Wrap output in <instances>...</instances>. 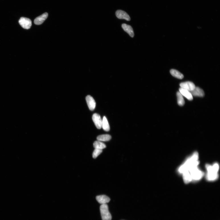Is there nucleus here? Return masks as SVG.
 <instances>
[{
	"mask_svg": "<svg viewBox=\"0 0 220 220\" xmlns=\"http://www.w3.org/2000/svg\"><path fill=\"white\" fill-rule=\"evenodd\" d=\"M93 121L95 126L98 129L102 128V120L100 116L97 114H94L92 116Z\"/></svg>",
	"mask_w": 220,
	"mask_h": 220,
	"instance_id": "obj_7",
	"label": "nucleus"
},
{
	"mask_svg": "<svg viewBox=\"0 0 220 220\" xmlns=\"http://www.w3.org/2000/svg\"><path fill=\"white\" fill-rule=\"evenodd\" d=\"M177 102L178 105L180 106H183L185 104V101L183 97V96L179 92H178L177 93Z\"/></svg>",
	"mask_w": 220,
	"mask_h": 220,
	"instance_id": "obj_19",
	"label": "nucleus"
},
{
	"mask_svg": "<svg viewBox=\"0 0 220 220\" xmlns=\"http://www.w3.org/2000/svg\"><path fill=\"white\" fill-rule=\"evenodd\" d=\"M93 146L95 149H102L106 147L105 144L98 140L94 142Z\"/></svg>",
	"mask_w": 220,
	"mask_h": 220,
	"instance_id": "obj_18",
	"label": "nucleus"
},
{
	"mask_svg": "<svg viewBox=\"0 0 220 220\" xmlns=\"http://www.w3.org/2000/svg\"><path fill=\"white\" fill-rule=\"evenodd\" d=\"M179 92L182 96L185 97L190 101L193 99V96L191 93L190 91L180 88L179 89Z\"/></svg>",
	"mask_w": 220,
	"mask_h": 220,
	"instance_id": "obj_13",
	"label": "nucleus"
},
{
	"mask_svg": "<svg viewBox=\"0 0 220 220\" xmlns=\"http://www.w3.org/2000/svg\"><path fill=\"white\" fill-rule=\"evenodd\" d=\"M97 139L100 141H108L111 139V136L108 134L102 135L98 136Z\"/></svg>",
	"mask_w": 220,
	"mask_h": 220,
	"instance_id": "obj_17",
	"label": "nucleus"
},
{
	"mask_svg": "<svg viewBox=\"0 0 220 220\" xmlns=\"http://www.w3.org/2000/svg\"><path fill=\"white\" fill-rule=\"evenodd\" d=\"M19 23L23 28L26 30L30 28L32 26L31 20L28 18L21 17L19 20Z\"/></svg>",
	"mask_w": 220,
	"mask_h": 220,
	"instance_id": "obj_5",
	"label": "nucleus"
},
{
	"mask_svg": "<svg viewBox=\"0 0 220 220\" xmlns=\"http://www.w3.org/2000/svg\"><path fill=\"white\" fill-rule=\"evenodd\" d=\"M48 16L47 13H45L36 18L34 20V23L36 25L42 24L46 19Z\"/></svg>",
	"mask_w": 220,
	"mask_h": 220,
	"instance_id": "obj_10",
	"label": "nucleus"
},
{
	"mask_svg": "<svg viewBox=\"0 0 220 220\" xmlns=\"http://www.w3.org/2000/svg\"><path fill=\"white\" fill-rule=\"evenodd\" d=\"M86 99L89 110L92 111L94 110L96 107V102L93 98L89 95L86 97Z\"/></svg>",
	"mask_w": 220,
	"mask_h": 220,
	"instance_id": "obj_9",
	"label": "nucleus"
},
{
	"mask_svg": "<svg viewBox=\"0 0 220 220\" xmlns=\"http://www.w3.org/2000/svg\"><path fill=\"white\" fill-rule=\"evenodd\" d=\"M122 27L124 31H125L131 37L134 36L133 29L131 26L126 24H123L122 25Z\"/></svg>",
	"mask_w": 220,
	"mask_h": 220,
	"instance_id": "obj_14",
	"label": "nucleus"
},
{
	"mask_svg": "<svg viewBox=\"0 0 220 220\" xmlns=\"http://www.w3.org/2000/svg\"><path fill=\"white\" fill-rule=\"evenodd\" d=\"M96 199L98 202L101 205L106 204L110 201V198L105 195L97 196Z\"/></svg>",
	"mask_w": 220,
	"mask_h": 220,
	"instance_id": "obj_12",
	"label": "nucleus"
},
{
	"mask_svg": "<svg viewBox=\"0 0 220 220\" xmlns=\"http://www.w3.org/2000/svg\"><path fill=\"white\" fill-rule=\"evenodd\" d=\"M102 128L104 131H108L110 130V126L105 116L104 117L102 120Z\"/></svg>",
	"mask_w": 220,
	"mask_h": 220,
	"instance_id": "obj_16",
	"label": "nucleus"
},
{
	"mask_svg": "<svg viewBox=\"0 0 220 220\" xmlns=\"http://www.w3.org/2000/svg\"><path fill=\"white\" fill-rule=\"evenodd\" d=\"M190 92L194 96L203 97L205 95L204 91L198 87H196Z\"/></svg>",
	"mask_w": 220,
	"mask_h": 220,
	"instance_id": "obj_11",
	"label": "nucleus"
},
{
	"mask_svg": "<svg viewBox=\"0 0 220 220\" xmlns=\"http://www.w3.org/2000/svg\"><path fill=\"white\" fill-rule=\"evenodd\" d=\"M198 160V153L197 152H195L186 160L183 165L181 166L178 169V172L182 174L189 171L194 167L198 166L199 164Z\"/></svg>",
	"mask_w": 220,
	"mask_h": 220,
	"instance_id": "obj_1",
	"label": "nucleus"
},
{
	"mask_svg": "<svg viewBox=\"0 0 220 220\" xmlns=\"http://www.w3.org/2000/svg\"><path fill=\"white\" fill-rule=\"evenodd\" d=\"M100 209L102 220L112 219V216L109 212L108 206L107 204L101 205Z\"/></svg>",
	"mask_w": 220,
	"mask_h": 220,
	"instance_id": "obj_4",
	"label": "nucleus"
},
{
	"mask_svg": "<svg viewBox=\"0 0 220 220\" xmlns=\"http://www.w3.org/2000/svg\"><path fill=\"white\" fill-rule=\"evenodd\" d=\"M116 15L118 18L119 19H125L127 21H130L131 20L129 15L126 12L121 10L116 11Z\"/></svg>",
	"mask_w": 220,
	"mask_h": 220,
	"instance_id": "obj_8",
	"label": "nucleus"
},
{
	"mask_svg": "<svg viewBox=\"0 0 220 220\" xmlns=\"http://www.w3.org/2000/svg\"><path fill=\"white\" fill-rule=\"evenodd\" d=\"M206 167L207 171L206 176L207 180L210 181L217 180L218 176L219 165L217 163H215L213 165L207 164Z\"/></svg>",
	"mask_w": 220,
	"mask_h": 220,
	"instance_id": "obj_2",
	"label": "nucleus"
},
{
	"mask_svg": "<svg viewBox=\"0 0 220 220\" xmlns=\"http://www.w3.org/2000/svg\"><path fill=\"white\" fill-rule=\"evenodd\" d=\"M188 172L190 173L192 180L194 181L200 180L204 175V173L198 169V166L190 169Z\"/></svg>",
	"mask_w": 220,
	"mask_h": 220,
	"instance_id": "obj_3",
	"label": "nucleus"
},
{
	"mask_svg": "<svg viewBox=\"0 0 220 220\" xmlns=\"http://www.w3.org/2000/svg\"><path fill=\"white\" fill-rule=\"evenodd\" d=\"M102 149H95L93 153L92 156L94 159H96L102 152Z\"/></svg>",
	"mask_w": 220,
	"mask_h": 220,
	"instance_id": "obj_20",
	"label": "nucleus"
},
{
	"mask_svg": "<svg viewBox=\"0 0 220 220\" xmlns=\"http://www.w3.org/2000/svg\"><path fill=\"white\" fill-rule=\"evenodd\" d=\"M170 73L173 77L180 79H182L184 77L183 75L176 70L172 69L170 71Z\"/></svg>",
	"mask_w": 220,
	"mask_h": 220,
	"instance_id": "obj_15",
	"label": "nucleus"
},
{
	"mask_svg": "<svg viewBox=\"0 0 220 220\" xmlns=\"http://www.w3.org/2000/svg\"><path fill=\"white\" fill-rule=\"evenodd\" d=\"M180 86L181 88L191 92L196 88L194 83L190 81H186L181 83Z\"/></svg>",
	"mask_w": 220,
	"mask_h": 220,
	"instance_id": "obj_6",
	"label": "nucleus"
}]
</instances>
